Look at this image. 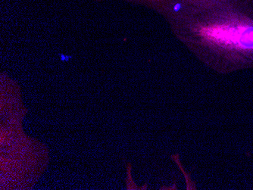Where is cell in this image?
<instances>
[{"label":"cell","instance_id":"cell-2","mask_svg":"<svg viewBox=\"0 0 253 190\" xmlns=\"http://www.w3.org/2000/svg\"><path fill=\"white\" fill-rule=\"evenodd\" d=\"M71 56H67V55H61V60L62 62H67L68 61L69 58H71Z\"/></svg>","mask_w":253,"mask_h":190},{"label":"cell","instance_id":"cell-1","mask_svg":"<svg viewBox=\"0 0 253 190\" xmlns=\"http://www.w3.org/2000/svg\"><path fill=\"white\" fill-rule=\"evenodd\" d=\"M177 38L219 74L253 69V0H168Z\"/></svg>","mask_w":253,"mask_h":190}]
</instances>
